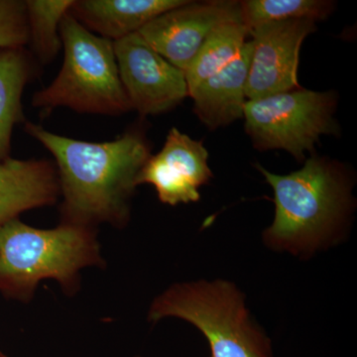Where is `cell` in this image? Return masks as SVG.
I'll return each mask as SVG.
<instances>
[{"instance_id": "cell-4", "label": "cell", "mask_w": 357, "mask_h": 357, "mask_svg": "<svg viewBox=\"0 0 357 357\" xmlns=\"http://www.w3.org/2000/svg\"><path fill=\"white\" fill-rule=\"evenodd\" d=\"M176 318L203 333L210 357H274L269 337L251 318L243 292L227 280L176 283L157 296L149 323Z\"/></svg>"}, {"instance_id": "cell-13", "label": "cell", "mask_w": 357, "mask_h": 357, "mask_svg": "<svg viewBox=\"0 0 357 357\" xmlns=\"http://www.w3.org/2000/svg\"><path fill=\"white\" fill-rule=\"evenodd\" d=\"M188 0H79L69 13L86 29L112 42L135 34Z\"/></svg>"}, {"instance_id": "cell-19", "label": "cell", "mask_w": 357, "mask_h": 357, "mask_svg": "<svg viewBox=\"0 0 357 357\" xmlns=\"http://www.w3.org/2000/svg\"><path fill=\"white\" fill-rule=\"evenodd\" d=\"M0 357H8V356H7V354H4V352L0 349Z\"/></svg>"}, {"instance_id": "cell-5", "label": "cell", "mask_w": 357, "mask_h": 357, "mask_svg": "<svg viewBox=\"0 0 357 357\" xmlns=\"http://www.w3.org/2000/svg\"><path fill=\"white\" fill-rule=\"evenodd\" d=\"M60 36L64 47L62 69L50 86L33 96V107L44 114L57 107L102 115L131 110L114 42L89 31L70 13L61 22Z\"/></svg>"}, {"instance_id": "cell-12", "label": "cell", "mask_w": 357, "mask_h": 357, "mask_svg": "<svg viewBox=\"0 0 357 357\" xmlns=\"http://www.w3.org/2000/svg\"><path fill=\"white\" fill-rule=\"evenodd\" d=\"M250 55L248 41L232 62L190 91L195 114L208 128H222L243 117Z\"/></svg>"}, {"instance_id": "cell-1", "label": "cell", "mask_w": 357, "mask_h": 357, "mask_svg": "<svg viewBox=\"0 0 357 357\" xmlns=\"http://www.w3.org/2000/svg\"><path fill=\"white\" fill-rule=\"evenodd\" d=\"M25 131L55 159L60 185V222L98 229H123L130 220L137 178L150 145L138 128L112 141L88 142L26 122Z\"/></svg>"}, {"instance_id": "cell-10", "label": "cell", "mask_w": 357, "mask_h": 357, "mask_svg": "<svg viewBox=\"0 0 357 357\" xmlns=\"http://www.w3.org/2000/svg\"><path fill=\"white\" fill-rule=\"evenodd\" d=\"M208 160L203 141L172 128L163 148L145 162L137 185H153L159 201L168 206L196 203L201 198L199 188L213 177Z\"/></svg>"}, {"instance_id": "cell-17", "label": "cell", "mask_w": 357, "mask_h": 357, "mask_svg": "<svg viewBox=\"0 0 357 357\" xmlns=\"http://www.w3.org/2000/svg\"><path fill=\"white\" fill-rule=\"evenodd\" d=\"M241 2V15L249 34L253 28L265 24L294 20H324L335 9L328 0H245Z\"/></svg>"}, {"instance_id": "cell-9", "label": "cell", "mask_w": 357, "mask_h": 357, "mask_svg": "<svg viewBox=\"0 0 357 357\" xmlns=\"http://www.w3.org/2000/svg\"><path fill=\"white\" fill-rule=\"evenodd\" d=\"M238 20L239 1H187L157 16L137 33L162 57L185 72L215 28Z\"/></svg>"}, {"instance_id": "cell-2", "label": "cell", "mask_w": 357, "mask_h": 357, "mask_svg": "<svg viewBox=\"0 0 357 357\" xmlns=\"http://www.w3.org/2000/svg\"><path fill=\"white\" fill-rule=\"evenodd\" d=\"M256 168L274 192L273 222L263 232L268 248L306 256L340 241L354 211V181L344 164L312 156L288 175Z\"/></svg>"}, {"instance_id": "cell-18", "label": "cell", "mask_w": 357, "mask_h": 357, "mask_svg": "<svg viewBox=\"0 0 357 357\" xmlns=\"http://www.w3.org/2000/svg\"><path fill=\"white\" fill-rule=\"evenodd\" d=\"M29 44L25 1L0 0V50L23 49Z\"/></svg>"}, {"instance_id": "cell-14", "label": "cell", "mask_w": 357, "mask_h": 357, "mask_svg": "<svg viewBox=\"0 0 357 357\" xmlns=\"http://www.w3.org/2000/svg\"><path fill=\"white\" fill-rule=\"evenodd\" d=\"M34 76V64L23 49L0 50V161L10 158L15 124L24 121L22 93Z\"/></svg>"}, {"instance_id": "cell-3", "label": "cell", "mask_w": 357, "mask_h": 357, "mask_svg": "<svg viewBox=\"0 0 357 357\" xmlns=\"http://www.w3.org/2000/svg\"><path fill=\"white\" fill-rule=\"evenodd\" d=\"M105 267L98 229L62 222L38 229L20 218L0 229V295L7 300L31 302L44 280L73 297L84 270Z\"/></svg>"}, {"instance_id": "cell-15", "label": "cell", "mask_w": 357, "mask_h": 357, "mask_svg": "<svg viewBox=\"0 0 357 357\" xmlns=\"http://www.w3.org/2000/svg\"><path fill=\"white\" fill-rule=\"evenodd\" d=\"M248 35L249 30L241 20L227 21L215 28L184 72L188 91L232 62L248 43Z\"/></svg>"}, {"instance_id": "cell-20", "label": "cell", "mask_w": 357, "mask_h": 357, "mask_svg": "<svg viewBox=\"0 0 357 357\" xmlns=\"http://www.w3.org/2000/svg\"><path fill=\"white\" fill-rule=\"evenodd\" d=\"M135 357H141V356H135Z\"/></svg>"}, {"instance_id": "cell-7", "label": "cell", "mask_w": 357, "mask_h": 357, "mask_svg": "<svg viewBox=\"0 0 357 357\" xmlns=\"http://www.w3.org/2000/svg\"><path fill=\"white\" fill-rule=\"evenodd\" d=\"M114 48L131 109L142 116L164 114L189 96L184 72L162 57L138 33L114 42Z\"/></svg>"}, {"instance_id": "cell-16", "label": "cell", "mask_w": 357, "mask_h": 357, "mask_svg": "<svg viewBox=\"0 0 357 357\" xmlns=\"http://www.w3.org/2000/svg\"><path fill=\"white\" fill-rule=\"evenodd\" d=\"M75 1V0H74ZM73 0H27L29 44L42 63L51 62L61 48L60 25L74 4Z\"/></svg>"}, {"instance_id": "cell-8", "label": "cell", "mask_w": 357, "mask_h": 357, "mask_svg": "<svg viewBox=\"0 0 357 357\" xmlns=\"http://www.w3.org/2000/svg\"><path fill=\"white\" fill-rule=\"evenodd\" d=\"M314 30L316 22L306 20L265 23L251 30L248 100L300 88L301 47Z\"/></svg>"}, {"instance_id": "cell-11", "label": "cell", "mask_w": 357, "mask_h": 357, "mask_svg": "<svg viewBox=\"0 0 357 357\" xmlns=\"http://www.w3.org/2000/svg\"><path fill=\"white\" fill-rule=\"evenodd\" d=\"M57 169L47 160L0 161V229L21 213L57 203Z\"/></svg>"}, {"instance_id": "cell-6", "label": "cell", "mask_w": 357, "mask_h": 357, "mask_svg": "<svg viewBox=\"0 0 357 357\" xmlns=\"http://www.w3.org/2000/svg\"><path fill=\"white\" fill-rule=\"evenodd\" d=\"M333 91L296 89L248 100L246 132L258 150H285L297 160L312 153L321 135L337 133Z\"/></svg>"}]
</instances>
